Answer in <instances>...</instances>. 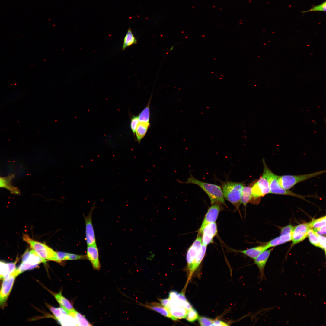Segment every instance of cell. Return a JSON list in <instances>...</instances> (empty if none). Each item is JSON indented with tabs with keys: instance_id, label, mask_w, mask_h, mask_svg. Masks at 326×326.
Instances as JSON below:
<instances>
[{
	"instance_id": "28",
	"label": "cell",
	"mask_w": 326,
	"mask_h": 326,
	"mask_svg": "<svg viewBox=\"0 0 326 326\" xmlns=\"http://www.w3.org/2000/svg\"><path fill=\"white\" fill-rule=\"evenodd\" d=\"M151 97L146 106L138 115L139 122L149 123L150 117V104Z\"/></svg>"
},
{
	"instance_id": "10",
	"label": "cell",
	"mask_w": 326,
	"mask_h": 326,
	"mask_svg": "<svg viewBox=\"0 0 326 326\" xmlns=\"http://www.w3.org/2000/svg\"><path fill=\"white\" fill-rule=\"evenodd\" d=\"M220 205L217 204H212L209 208L199 230V234H201L203 229L206 225L216 222L221 209Z\"/></svg>"
},
{
	"instance_id": "37",
	"label": "cell",
	"mask_w": 326,
	"mask_h": 326,
	"mask_svg": "<svg viewBox=\"0 0 326 326\" xmlns=\"http://www.w3.org/2000/svg\"><path fill=\"white\" fill-rule=\"evenodd\" d=\"M313 230L319 235H325L326 225Z\"/></svg>"
},
{
	"instance_id": "13",
	"label": "cell",
	"mask_w": 326,
	"mask_h": 326,
	"mask_svg": "<svg viewBox=\"0 0 326 326\" xmlns=\"http://www.w3.org/2000/svg\"><path fill=\"white\" fill-rule=\"evenodd\" d=\"M86 256L87 259L91 263L94 269L99 270L101 265L99 258L98 249L96 244L87 246Z\"/></svg>"
},
{
	"instance_id": "39",
	"label": "cell",
	"mask_w": 326,
	"mask_h": 326,
	"mask_svg": "<svg viewBox=\"0 0 326 326\" xmlns=\"http://www.w3.org/2000/svg\"><path fill=\"white\" fill-rule=\"evenodd\" d=\"M228 324L226 322L220 320H214L213 326H228Z\"/></svg>"
},
{
	"instance_id": "31",
	"label": "cell",
	"mask_w": 326,
	"mask_h": 326,
	"mask_svg": "<svg viewBox=\"0 0 326 326\" xmlns=\"http://www.w3.org/2000/svg\"><path fill=\"white\" fill-rule=\"evenodd\" d=\"M308 236L310 242L313 245L319 247L318 233L312 229L310 230Z\"/></svg>"
},
{
	"instance_id": "3",
	"label": "cell",
	"mask_w": 326,
	"mask_h": 326,
	"mask_svg": "<svg viewBox=\"0 0 326 326\" xmlns=\"http://www.w3.org/2000/svg\"><path fill=\"white\" fill-rule=\"evenodd\" d=\"M23 240L28 243L34 252L42 259L50 260L58 262L57 252L45 244L35 241L31 238L27 234H23Z\"/></svg>"
},
{
	"instance_id": "32",
	"label": "cell",
	"mask_w": 326,
	"mask_h": 326,
	"mask_svg": "<svg viewBox=\"0 0 326 326\" xmlns=\"http://www.w3.org/2000/svg\"><path fill=\"white\" fill-rule=\"evenodd\" d=\"M326 11V2L325 1L323 2L322 3L314 6L312 8L309 10L305 11H302L301 12L305 13L307 12L312 11H324L325 12Z\"/></svg>"
},
{
	"instance_id": "33",
	"label": "cell",
	"mask_w": 326,
	"mask_h": 326,
	"mask_svg": "<svg viewBox=\"0 0 326 326\" xmlns=\"http://www.w3.org/2000/svg\"><path fill=\"white\" fill-rule=\"evenodd\" d=\"M198 322L201 326H213L214 320L205 317H200Z\"/></svg>"
},
{
	"instance_id": "19",
	"label": "cell",
	"mask_w": 326,
	"mask_h": 326,
	"mask_svg": "<svg viewBox=\"0 0 326 326\" xmlns=\"http://www.w3.org/2000/svg\"><path fill=\"white\" fill-rule=\"evenodd\" d=\"M18 258L14 262L6 263L0 261V280L8 276L16 268Z\"/></svg>"
},
{
	"instance_id": "36",
	"label": "cell",
	"mask_w": 326,
	"mask_h": 326,
	"mask_svg": "<svg viewBox=\"0 0 326 326\" xmlns=\"http://www.w3.org/2000/svg\"><path fill=\"white\" fill-rule=\"evenodd\" d=\"M294 227L292 225H290L282 228L281 230L280 235L292 232Z\"/></svg>"
},
{
	"instance_id": "6",
	"label": "cell",
	"mask_w": 326,
	"mask_h": 326,
	"mask_svg": "<svg viewBox=\"0 0 326 326\" xmlns=\"http://www.w3.org/2000/svg\"><path fill=\"white\" fill-rule=\"evenodd\" d=\"M325 172V170H323L304 174L278 175V180L280 185L283 188L289 190L297 184L320 175Z\"/></svg>"
},
{
	"instance_id": "35",
	"label": "cell",
	"mask_w": 326,
	"mask_h": 326,
	"mask_svg": "<svg viewBox=\"0 0 326 326\" xmlns=\"http://www.w3.org/2000/svg\"><path fill=\"white\" fill-rule=\"evenodd\" d=\"M319 247L326 252V237L318 234Z\"/></svg>"
},
{
	"instance_id": "1",
	"label": "cell",
	"mask_w": 326,
	"mask_h": 326,
	"mask_svg": "<svg viewBox=\"0 0 326 326\" xmlns=\"http://www.w3.org/2000/svg\"><path fill=\"white\" fill-rule=\"evenodd\" d=\"M182 184H190L197 185L209 197L212 205L217 204L226 206L220 187L216 184L203 182L194 177L190 173V176L185 182L178 180Z\"/></svg>"
},
{
	"instance_id": "9",
	"label": "cell",
	"mask_w": 326,
	"mask_h": 326,
	"mask_svg": "<svg viewBox=\"0 0 326 326\" xmlns=\"http://www.w3.org/2000/svg\"><path fill=\"white\" fill-rule=\"evenodd\" d=\"M94 208L95 205H94L88 216H84L85 223V240L87 246L96 244L92 219V213Z\"/></svg>"
},
{
	"instance_id": "8",
	"label": "cell",
	"mask_w": 326,
	"mask_h": 326,
	"mask_svg": "<svg viewBox=\"0 0 326 326\" xmlns=\"http://www.w3.org/2000/svg\"><path fill=\"white\" fill-rule=\"evenodd\" d=\"M312 229L310 222L299 224L294 227L292 231V246L305 239L308 237L309 232Z\"/></svg>"
},
{
	"instance_id": "26",
	"label": "cell",
	"mask_w": 326,
	"mask_h": 326,
	"mask_svg": "<svg viewBox=\"0 0 326 326\" xmlns=\"http://www.w3.org/2000/svg\"><path fill=\"white\" fill-rule=\"evenodd\" d=\"M137 43V40L132 33L130 28H129L123 39L122 49L124 50L127 47Z\"/></svg>"
},
{
	"instance_id": "18",
	"label": "cell",
	"mask_w": 326,
	"mask_h": 326,
	"mask_svg": "<svg viewBox=\"0 0 326 326\" xmlns=\"http://www.w3.org/2000/svg\"><path fill=\"white\" fill-rule=\"evenodd\" d=\"M268 248H269L266 245H264L254 247L247 249L239 251H238L243 254L254 260L262 252Z\"/></svg>"
},
{
	"instance_id": "22",
	"label": "cell",
	"mask_w": 326,
	"mask_h": 326,
	"mask_svg": "<svg viewBox=\"0 0 326 326\" xmlns=\"http://www.w3.org/2000/svg\"><path fill=\"white\" fill-rule=\"evenodd\" d=\"M67 314L73 318L75 320L77 325L91 326L92 325L86 319L84 316L74 309L69 312Z\"/></svg>"
},
{
	"instance_id": "2",
	"label": "cell",
	"mask_w": 326,
	"mask_h": 326,
	"mask_svg": "<svg viewBox=\"0 0 326 326\" xmlns=\"http://www.w3.org/2000/svg\"><path fill=\"white\" fill-rule=\"evenodd\" d=\"M224 198L238 209L241 203L242 190L244 182H234L229 181H220Z\"/></svg>"
},
{
	"instance_id": "40",
	"label": "cell",
	"mask_w": 326,
	"mask_h": 326,
	"mask_svg": "<svg viewBox=\"0 0 326 326\" xmlns=\"http://www.w3.org/2000/svg\"><path fill=\"white\" fill-rule=\"evenodd\" d=\"M160 301L161 305L164 307L166 308L168 305L169 299L166 298L165 299H160Z\"/></svg>"
},
{
	"instance_id": "11",
	"label": "cell",
	"mask_w": 326,
	"mask_h": 326,
	"mask_svg": "<svg viewBox=\"0 0 326 326\" xmlns=\"http://www.w3.org/2000/svg\"><path fill=\"white\" fill-rule=\"evenodd\" d=\"M217 233V229L215 222L206 225L203 229L202 244L206 246L212 242L213 238Z\"/></svg>"
},
{
	"instance_id": "15",
	"label": "cell",
	"mask_w": 326,
	"mask_h": 326,
	"mask_svg": "<svg viewBox=\"0 0 326 326\" xmlns=\"http://www.w3.org/2000/svg\"><path fill=\"white\" fill-rule=\"evenodd\" d=\"M206 248V246L202 244L196 256L191 267L189 271V275L188 281L191 279L193 273L197 269L202 261L205 254Z\"/></svg>"
},
{
	"instance_id": "41",
	"label": "cell",
	"mask_w": 326,
	"mask_h": 326,
	"mask_svg": "<svg viewBox=\"0 0 326 326\" xmlns=\"http://www.w3.org/2000/svg\"><path fill=\"white\" fill-rule=\"evenodd\" d=\"M173 48L174 46H173L171 48L170 50V51H171L173 49Z\"/></svg>"
},
{
	"instance_id": "17",
	"label": "cell",
	"mask_w": 326,
	"mask_h": 326,
	"mask_svg": "<svg viewBox=\"0 0 326 326\" xmlns=\"http://www.w3.org/2000/svg\"><path fill=\"white\" fill-rule=\"evenodd\" d=\"M51 293L60 305V307L66 311L67 314L74 309L70 302L62 295L61 291L58 293H53L52 292Z\"/></svg>"
},
{
	"instance_id": "27",
	"label": "cell",
	"mask_w": 326,
	"mask_h": 326,
	"mask_svg": "<svg viewBox=\"0 0 326 326\" xmlns=\"http://www.w3.org/2000/svg\"><path fill=\"white\" fill-rule=\"evenodd\" d=\"M251 197V183L248 186L245 185L243 188L241 197V203L246 207L247 204L250 202Z\"/></svg>"
},
{
	"instance_id": "7",
	"label": "cell",
	"mask_w": 326,
	"mask_h": 326,
	"mask_svg": "<svg viewBox=\"0 0 326 326\" xmlns=\"http://www.w3.org/2000/svg\"><path fill=\"white\" fill-rule=\"evenodd\" d=\"M19 274L15 269L4 278L0 290V308L3 307L11 290L14 280Z\"/></svg>"
},
{
	"instance_id": "25",
	"label": "cell",
	"mask_w": 326,
	"mask_h": 326,
	"mask_svg": "<svg viewBox=\"0 0 326 326\" xmlns=\"http://www.w3.org/2000/svg\"><path fill=\"white\" fill-rule=\"evenodd\" d=\"M167 309L176 320L185 318L188 310L184 307H171Z\"/></svg>"
},
{
	"instance_id": "16",
	"label": "cell",
	"mask_w": 326,
	"mask_h": 326,
	"mask_svg": "<svg viewBox=\"0 0 326 326\" xmlns=\"http://www.w3.org/2000/svg\"><path fill=\"white\" fill-rule=\"evenodd\" d=\"M140 305L148 309L157 312L165 317L169 318L174 320H176L171 315L168 309L163 306L161 304L153 302L151 303L150 305L141 303H140Z\"/></svg>"
},
{
	"instance_id": "38",
	"label": "cell",
	"mask_w": 326,
	"mask_h": 326,
	"mask_svg": "<svg viewBox=\"0 0 326 326\" xmlns=\"http://www.w3.org/2000/svg\"><path fill=\"white\" fill-rule=\"evenodd\" d=\"M30 249H27L25 251L22 256L21 262H24L27 260L30 255Z\"/></svg>"
},
{
	"instance_id": "23",
	"label": "cell",
	"mask_w": 326,
	"mask_h": 326,
	"mask_svg": "<svg viewBox=\"0 0 326 326\" xmlns=\"http://www.w3.org/2000/svg\"><path fill=\"white\" fill-rule=\"evenodd\" d=\"M58 262L66 260H73L87 259L86 255H79L66 252H57Z\"/></svg>"
},
{
	"instance_id": "24",
	"label": "cell",
	"mask_w": 326,
	"mask_h": 326,
	"mask_svg": "<svg viewBox=\"0 0 326 326\" xmlns=\"http://www.w3.org/2000/svg\"><path fill=\"white\" fill-rule=\"evenodd\" d=\"M150 125L149 123L139 122L135 132L136 139L139 143L146 135Z\"/></svg>"
},
{
	"instance_id": "29",
	"label": "cell",
	"mask_w": 326,
	"mask_h": 326,
	"mask_svg": "<svg viewBox=\"0 0 326 326\" xmlns=\"http://www.w3.org/2000/svg\"><path fill=\"white\" fill-rule=\"evenodd\" d=\"M326 216L314 219L310 222L312 229H315L326 225Z\"/></svg>"
},
{
	"instance_id": "5",
	"label": "cell",
	"mask_w": 326,
	"mask_h": 326,
	"mask_svg": "<svg viewBox=\"0 0 326 326\" xmlns=\"http://www.w3.org/2000/svg\"><path fill=\"white\" fill-rule=\"evenodd\" d=\"M251 184L252 197L250 203H258L262 197L270 193L269 182L263 172L260 178L253 181Z\"/></svg>"
},
{
	"instance_id": "30",
	"label": "cell",
	"mask_w": 326,
	"mask_h": 326,
	"mask_svg": "<svg viewBox=\"0 0 326 326\" xmlns=\"http://www.w3.org/2000/svg\"><path fill=\"white\" fill-rule=\"evenodd\" d=\"M199 315L197 311L193 307L188 310L186 319L188 321L193 322L198 319Z\"/></svg>"
},
{
	"instance_id": "4",
	"label": "cell",
	"mask_w": 326,
	"mask_h": 326,
	"mask_svg": "<svg viewBox=\"0 0 326 326\" xmlns=\"http://www.w3.org/2000/svg\"><path fill=\"white\" fill-rule=\"evenodd\" d=\"M263 171L268 179L270 185V193L273 194L291 196L304 199L306 196H302L283 188L278 181V175L274 173L267 166L264 159H263Z\"/></svg>"
},
{
	"instance_id": "14",
	"label": "cell",
	"mask_w": 326,
	"mask_h": 326,
	"mask_svg": "<svg viewBox=\"0 0 326 326\" xmlns=\"http://www.w3.org/2000/svg\"><path fill=\"white\" fill-rule=\"evenodd\" d=\"M272 250L270 249L264 251L254 260L255 263L259 270L262 279L264 276V267Z\"/></svg>"
},
{
	"instance_id": "20",
	"label": "cell",
	"mask_w": 326,
	"mask_h": 326,
	"mask_svg": "<svg viewBox=\"0 0 326 326\" xmlns=\"http://www.w3.org/2000/svg\"><path fill=\"white\" fill-rule=\"evenodd\" d=\"M292 232H290L283 235L276 237L269 242L267 244L268 248L271 247L284 244L292 240Z\"/></svg>"
},
{
	"instance_id": "12",
	"label": "cell",
	"mask_w": 326,
	"mask_h": 326,
	"mask_svg": "<svg viewBox=\"0 0 326 326\" xmlns=\"http://www.w3.org/2000/svg\"><path fill=\"white\" fill-rule=\"evenodd\" d=\"M202 245V237L198 233L196 240L188 249L186 255L187 268L189 271L198 252Z\"/></svg>"
},
{
	"instance_id": "34",
	"label": "cell",
	"mask_w": 326,
	"mask_h": 326,
	"mask_svg": "<svg viewBox=\"0 0 326 326\" xmlns=\"http://www.w3.org/2000/svg\"><path fill=\"white\" fill-rule=\"evenodd\" d=\"M138 116H133L131 119L130 128L134 135L135 132L139 123Z\"/></svg>"
},
{
	"instance_id": "21",
	"label": "cell",
	"mask_w": 326,
	"mask_h": 326,
	"mask_svg": "<svg viewBox=\"0 0 326 326\" xmlns=\"http://www.w3.org/2000/svg\"><path fill=\"white\" fill-rule=\"evenodd\" d=\"M14 176L12 175L5 177H0V187L6 189L12 194L18 195L20 193L19 190L12 186L11 183Z\"/></svg>"
}]
</instances>
